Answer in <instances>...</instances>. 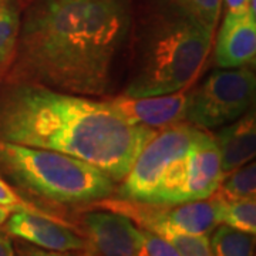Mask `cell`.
<instances>
[{
    "instance_id": "9c48e42d",
    "label": "cell",
    "mask_w": 256,
    "mask_h": 256,
    "mask_svg": "<svg viewBox=\"0 0 256 256\" xmlns=\"http://www.w3.org/2000/svg\"><path fill=\"white\" fill-rule=\"evenodd\" d=\"M4 230L10 236L47 250L80 252L86 248V238L53 215L13 210L4 222Z\"/></svg>"
},
{
    "instance_id": "d6986e66",
    "label": "cell",
    "mask_w": 256,
    "mask_h": 256,
    "mask_svg": "<svg viewBox=\"0 0 256 256\" xmlns=\"http://www.w3.org/2000/svg\"><path fill=\"white\" fill-rule=\"evenodd\" d=\"M140 229V244H138V256H181L178 250L164 238L156 234Z\"/></svg>"
},
{
    "instance_id": "7402d4cb",
    "label": "cell",
    "mask_w": 256,
    "mask_h": 256,
    "mask_svg": "<svg viewBox=\"0 0 256 256\" xmlns=\"http://www.w3.org/2000/svg\"><path fill=\"white\" fill-rule=\"evenodd\" d=\"M0 256H16L12 238L4 229H0Z\"/></svg>"
},
{
    "instance_id": "7c38bea8",
    "label": "cell",
    "mask_w": 256,
    "mask_h": 256,
    "mask_svg": "<svg viewBox=\"0 0 256 256\" xmlns=\"http://www.w3.org/2000/svg\"><path fill=\"white\" fill-rule=\"evenodd\" d=\"M220 150L224 175L254 160L256 152V118L254 107L214 134Z\"/></svg>"
},
{
    "instance_id": "7a4b0ae2",
    "label": "cell",
    "mask_w": 256,
    "mask_h": 256,
    "mask_svg": "<svg viewBox=\"0 0 256 256\" xmlns=\"http://www.w3.org/2000/svg\"><path fill=\"white\" fill-rule=\"evenodd\" d=\"M156 130L130 124L107 100L10 82L0 97V141L58 151L121 182Z\"/></svg>"
},
{
    "instance_id": "30bf717a",
    "label": "cell",
    "mask_w": 256,
    "mask_h": 256,
    "mask_svg": "<svg viewBox=\"0 0 256 256\" xmlns=\"http://www.w3.org/2000/svg\"><path fill=\"white\" fill-rule=\"evenodd\" d=\"M190 88L171 94L132 97L120 94L108 98V104L130 124L151 130H164L185 121V108Z\"/></svg>"
},
{
    "instance_id": "52a82bcc",
    "label": "cell",
    "mask_w": 256,
    "mask_h": 256,
    "mask_svg": "<svg viewBox=\"0 0 256 256\" xmlns=\"http://www.w3.org/2000/svg\"><path fill=\"white\" fill-rule=\"evenodd\" d=\"M224 178L220 156L214 134L201 130L186 156L176 166L164 205L200 201L212 196Z\"/></svg>"
},
{
    "instance_id": "3957f363",
    "label": "cell",
    "mask_w": 256,
    "mask_h": 256,
    "mask_svg": "<svg viewBox=\"0 0 256 256\" xmlns=\"http://www.w3.org/2000/svg\"><path fill=\"white\" fill-rule=\"evenodd\" d=\"M128 40L122 94L148 97L190 88L206 62L215 30L175 4L152 0Z\"/></svg>"
},
{
    "instance_id": "ffe728a7",
    "label": "cell",
    "mask_w": 256,
    "mask_h": 256,
    "mask_svg": "<svg viewBox=\"0 0 256 256\" xmlns=\"http://www.w3.org/2000/svg\"><path fill=\"white\" fill-rule=\"evenodd\" d=\"M0 206H8L13 210H28V212L40 214V215H52L50 212L40 210L33 204L24 201L18 192L3 180H0Z\"/></svg>"
},
{
    "instance_id": "5bb4252c",
    "label": "cell",
    "mask_w": 256,
    "mask_h": 256,
    "mask_svg": "<svg viewBox=\"0 0 256 256\" xmlns=\"http://www.w3.org/2000/svg\"><path fill=\"white\" fill-rule=\"evenodd\" d=\"M256 194V164L254 161L239 166L232 172L224 175L215 196L222 201H238L245 198H255Z\"/></svg>"
},
{
    "instance_id": "44dd1931",
    "label": "cell",
    "mask_w": 256,
    "mask_h": 256,
    "mask_svg": "<svg viewBox=\"0 0 256 256\" xmlns=\"http://www.w3.org/2000/svg\"><path fill=\"white\" fill-rule=\"evenodd\" d=\"M18 256H77L72 252H57V250H47L42 248L33 246L30 244H18Z\"/></svg>"
},
{
    "instance_id": "6da1fadb",
    "label": "cell",
    "mask_w": 256,
    "mask_h": 256,
    "mask_svg": "<svg viewBox=\"0 0 256 256\" xmlns=\"http://www.w3.org/2000/svg\"><path fill=\"white\" fill-rule=\"evenodd\" d=\"M132 18L131 0H33L22 16L9 82L107 96Z\"/></svg>"
},
{
    "instance_id": "277c9868",
    "label": "cell",
    "mask_w": 256,
    "mask_h": 256,
    "mask_svg": "<svg viewBox=\"0 0 256 256\" xmlns=\"http://www.w3.org/2000/svg\"><path fill=\"white\" fill-rule=\"evenodd\" d=\"M0 170L18 190L54 205H94L116 192L97 166L44 148L0 141Z\"/></svg>"
},
{
    "instance_id": "603a6c76",
    "label": "cell",
    "mask_w": 256,
    "mask_h": 256,
    "mask_svg": "<svg viewBox=\"0 0 256 256\" xmlns=\"http://www.w3.org/2000/svg\"><path fill=\"white\" fill-rule=\"evenodd\" d=\"M222 3H225L226 12H244L248 10V0H222Z\"/></svg>"
},
{
    "instance_id": "4fadbf2b",
    "label": "cell",
    "mask_w": 256,
    "mask_h": 256,
    "mask_svg": "<svg viewBox=\"0 0 256 256\" xmlns=\"http://www.w3.org/2000/svg\"><path fill=\"white\" fill-rule=\"evenodd\" d=\"M22 24L20 0H0V77L9 72L18 50Z\"/></svg>"
},
{
    "instance_id": "2e32d148",
    "label": "cell",
    "mask_w": 256,
    "mask_h": 256,
    "mask_svg": "<svg viewBox=\"0 0 256 256\" xmlns=\"http://www.w3.org/2000/svg\"><path fill=\"white\" fill-rule=\"evenodd\" d=\"M220 224L238 229L249 235L256 234V201L245 198L238 201H224Z\"/></svg>"
},
{
    "instance_id": "e0dca14e",
    "label": "cell",
    "mask_w": 256,
    "mask_h": 256,
    "mask_svg": "<svg viewBox=\"0 0 256 256\" xmlns=\"http://www.w3.org/2000/svg\"><path fill=\"white\" fill-rule=\"evenodd\" d=\"M152 234L171 244L181 256H214L208 235H190L166 228L156 229Z\"/></svg>"
},
{
    "instance_id": "8992f818",
    "label": "cell",
    "mask_w": 256,
    "mask_h": 256,
    "mask_svg": "<svg viewBox=\"0 0 256 256\" xmlns=\"http://www.w3.org/2000/svg\"><path fill=\"white\" fill-rule=\"evenodd\" d=\"M201 132V128L181 121L156 131V136L140 151L127 176L117 190L118 198L152 204L171 166L186 156Z\"/></svg>"
},
{
    "instance_id": "8fae6325",
    "label": "cell",
    "mask_w": 256,
    "mask_h": 256,
    "mask_svg": "<svg viewBox=\"0 0 256 256\" xmlns=\"http://www.w3.org/2000/svg\"><path fill=\"white\" fill-rule=\"evenodd\" d=\"M214 58L220 68L254 66L256 57V18L249 10L226 12L216 33Z\"/></svg>"
},
{
    "instance_id": "ac0fdd59",
    "label": "cell",
    "mask_w": 256,
    "mask_h": 256,
    "mask_svg": "<svg viewBox=\"0 0 256 256\" xmlns=\"http://www.w3.org/2000/svg\"><path fill=\"white\" fill-rule=\"evenodd\" d=\"M166 3L175 4L188 13L200 18L210 28H216V23L220 14L222 0H162Z\"/></svg>"
},
{
    "instance_id": "cb8c5ba5",
    "label": "cell",
    "mask_w": 256,
    "mask_h": 256,
    "mask_svg": "<svg viewBox=\"0 0 256 256\" xmlns=\"http://www.w3.org/2000/svg\"><path fill=\"white\" fill-rule=\"evenodd\" d=\"M12 212H13V210H10L8 206H0V226L4 225V222L8 220Z\"/></svg>"
},
{
    "instance_id": "9a60e30c",
    "label": "cell",
    "mask_w": 256,
    "mask_h": 256,
    "mask_svg": "<svg viewBox=\"0 0 256 256\" xmlns=\"http://www.w3.org/2000/svg\"><path fill=\"white\" fill-rule=\"evenodd\" d=\"M214 256H254V235L220 224L210 232Z\"/></svg>"
},
{
    "instance_id": "ba28073f",
    "label": "cell",
    "mask_w": 256,
    "mask_h": 256,
    "mask_svg": "<svg viewBox=\"0 0 256 256\" xmlns=\"http://www.w3.org/2000/svg\"><path fill=\"white\" fill-rule=\"evenodd\" d=\"M86 248L82 256H138L140 229L112 210L90 212L82 218Z\"/></svg>"
},
{
    "instance_id": "d4e9b609",
    "label": "cell",
    "mask_w": 256,
    "mask_h": 256,
    "mask_svg": "<svg viewBox=\"0 0 256 256\" xmlns=\"http://www.w3.org/2000/svg\"><path fill=\"white\" fill-rule=\"evenodd\" d=\"M248 10L254 18H256V0H248Z\"/></svg>"
},
{
    "instance_id": "5b68a950",
    "label": "cell",
    "mask_w": 256,
    "mask_h": 256,
    "mask_svg": "<svg viewBox=\"0 0 256 256\" xmlns=\"http://www.w3.org/2000/svg\"><path fill=\"white\" fill-rule=\"evenodd\" d=\"M256 76L250 66L220 68L190 88L185 121L201 130L226 126L254 107Z\"/></svg>"
}]
</instances>
